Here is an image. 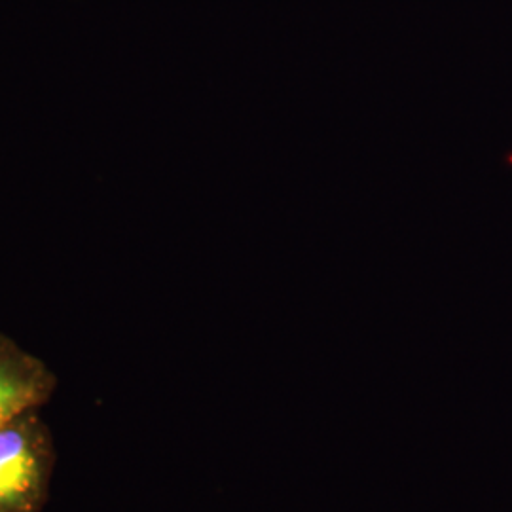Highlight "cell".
Masks as SVG:
<instances>
[{"instance_id":"7a4b0ae2","label":"cell","mask_w":512,"mask_h":512,"mask_svg":"<svg viewBox=\"0 0 512 512\" xmlns=\"http://www.w3.org/2000/svg\"><path fill=\"white\" fill-rule=\"evenodd\" d=\"M57 376L44 359L0 332V429L50 403Z\"/></svg>"},{"instance_id":"6da1fadb","label":"cell","mask_w":512,"mask_h":512,"mask_svg":"<svg viewBox=\"0 0 512 512\" xmlns=\"http://www.w3.org/2000/svg\"><path fill=\"white\" fill-rule=\"evenodd\" d=\"M52 429L31 410L0 429V512H42L55 467Z\"/></svg>"}]
</instances>
